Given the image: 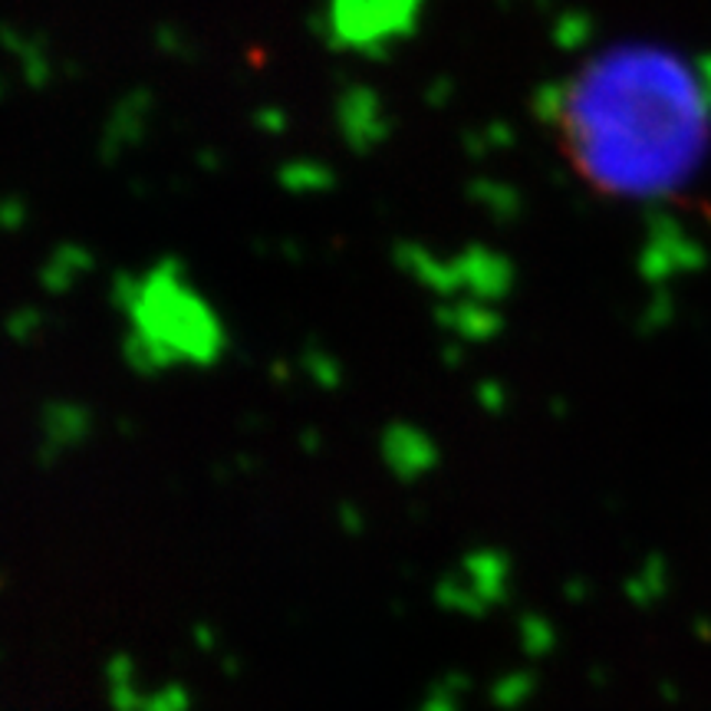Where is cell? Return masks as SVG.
<instances>
[{"instance_id": "1", "label": "cell", "mask_w": 711, "mask_h": 711, "mask_svg": "<svg viewBox=\"0 0 711 711\" xmlns=\"http://www.w3.org/2000/svg\"><path fill=\"white\" fill-rule=\"evenodd\" d=\"M709 93L676 53L619 46L583 63L556 93L563 159L606 194H656L689 176L709 142Z\"/></svg>"}]
</instances>
